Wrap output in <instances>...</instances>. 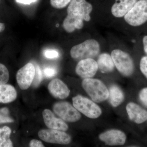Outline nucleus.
Listing matches in <instances>:
<instances>
[{"label": "nucleus", "instance_id": "f257e3e1", "mask_svg": "<svg viewBox=\"0 0 147 147\" xmlns=\"http://www.w3.org/2000/svg\"><path fill=\"white\" fill-rule=\"evenodd\" d=\"M98 42L94 39H88L75 45L70 50L71 57L77 61L96 57L100 53Z\"/></svg>", "mask_w": 147, "mask_h": 147}, {"label": "nucleus", "instance_id": "f03ea898", "mask_svg": "<svg viewBox=\"0 0 147 147\" xmlns=\"http://www.w3.org/2000/svg\"><path fill=\"white\" fill-rule=\"evenodd\" d=\"M82 86L87 94L94 102H100L107 100L109 92L105 84L98 79H84Z\"/></svg>", "mask_w": 147, "mask_h": 147}, {"label": "nucleus", "instance_id": "7ed1b4c3", "mask_svg": "<svg viewBox=\"0 0 147 147\" xmlns=\"http://www.w3.org/2000/svg\"><path fill=\"white\" fill-rule=\"evenodd\" d=\"M124 19L132 26H141L147 21V0H139L124 16Z\"/></svg>", "mask_w": 147, "mask_h": 147}, {"label": "nucleus", "instance_id": "20e7f679", "mask_svg": "<svg viewBox=\"0 0 147 147\" xmlns=\"http://www.w3.org/2000/svg\"><path fill=\"white\" fill-rule=\"evenodd\" d=\"M73 106L78 111L91 119H96L101 115V109L94 102L81 95L72 98Z\"/></svg>", "mask_w": 147, "mask_h": 147}, {"label": "nucleus", "instance_id": "39448f33", "mask_svg": "<svg viewBox=\"0 0 147 147\" xmlns=\"http://www.w3.org/2000/svg\"><path fill=\"white\" fill-rule=\"evenodd\" d=\"M111 57L118 71L124 76H130L134 70V65L131 57L127 53L116 49L111 53Z\"/></svg>", "mask_w": 147, "mask_h": 147}, {"label": "nucleus", "instance_id": "423d86ee", "mask_svg": "<svg viewBox=\"0 0 147 147\" xmlns=\"http://www.w3.org/2000/svg\"><path fill=\"white\" fill-rule=\"evenodd\" d=\"M55 114L68 122H75L80 119L81 115L70 103L65 101L56 102L53 106Z\"/></svg>", "mask_w": 147, "mask_h": 147}, {"label": "nucleus", "instance_id": "0eeeda50", "mask_svg": "<svg viewBox=\"0 0 147 147\" xmlns=\"http://www.w3.org/2000/svg\"><path fill=\"white\" fill-rule=\"evenodd\" d=\"M92 10V6L86 0H71L67 7V15L89 21Z\"/></svg>", "mask_w": 147, "mask_h": 147}, {"label": "nucleus", "instance_id": "6e6552de", "mask_svg": "<svg viewBox=\"0 0 147 147\" xmlns=\"http://www.w3.org/2000/svg\"><path fill=\"white\" fill-rule=\"evenodd\" d=\"M38 137L47 143L67 145L71 141L69 135L64 131L54 129H43L38 132Z\"/></svg>", "mask_w": 147, "mask_h": 147}, {"label": "nucleus", "instance_id": "1a4fd4ad", "mask_svg": "<svg viewBox=\"0 0 147 147\" xmlns=\"http://www.w3.org/2000/svg\"><path fill=\"white\" fill-rule=\"evenodd\" d=\"M35 74L33 64L29 63L18 70L16 75V81L21 90H26L30 86Z\"/></svg>", "mask_w": 147, "mask_h": 147}, {"label": "nucleus", "instance_id": "9d476101", "mask_svg": "<svg viewBox=\"0 0 147 147\" xmlns=\"http://www.w3.org/2000/svg\"><path fill=\"white\" fill-rule=\"evenodd\" d=\"M98 69L97 62L92 58L79 61L76 65V74L83 79L92 78L95 75Z\"/></svg>", "mask_w": 147, "mask_h": 147}, {"label": "nucleus", "instance_id": "9b49d317", "mask_svg": "<svg viewBox=\"0 0 147 147\" xmlns=\"http://www.w3.org/2000/svg\"><path fill=\"white\" fill-rule=\"evenodd\" d=\"M99 139L107 145L110 146L122 145L126 140L125 134L120 130L111 129L99 135Z\"/></svg>", "mask_w": 147, "mask_h": 147}, {"label": "nucleus", "instance_id": "f8f14e48", "mask_svg": "<svg viewBox=\"0 0 147 147\" xmlns=\"http://www.w3.org/2000/svg\"><path fill=\"white\" fill-rule=\"evenodd\" d=\"M42 115L45 125L48 128L62 131L68 129L67 125L63 120L56 117L51 110L45 109L42 112Z\"/></svg>", "mask_w": 147, "mask_h": 147}, {"label": "nucleus", "instance_id": "ddd939ff", "mask_svg": "<svg viewBox=\"0 0 147 147\" xmlns=\"http://www.w3.org/2000/svg\"><path fill=\"white\" fill-rule=\"evenodd\" d=\"M48 89L50 94L59 99H65L70 93V90L67 85L59 79L52 80L48 85Z\"/></svg>", "mask_w": 147, "mask_h": 147}, {"label": "nucleus", "instance_id": "4468645a", "mask_svg": "<svg viewBox=\"0 0 147 147\" xmlns=\"http://www.w3.org/2000/svg\"><path fill=\"white\" fill-rule=\"evenodd\" d=\"M126 110L129 119L135 123H142L147 120V111L136 103H129Z\"/></svg>", "mask_w": 147, "mask_h": 147}, {"label": "nucleus", "instance_id": "2eb2a0df", "mask_svg": "<svg viewBox=\"0 0 147 147\" xmlns=\"http://www.w3.org/2000/svg\"><path fill=\"white\" fill-rule=\"evenodd\" d=\"M138 0H115V3L112 6L111 12L117 18L124 16Z\"/></svg>", "mask_w": 147, "mask_h": 147}, {"label": "nucleus", "instance_id": "dca6fc26", "mask_svg": "<svg viewBox=\"0 0 147 147\" xmlns=\"http://www.w3.org/2000/svg\"><path fill=\"white\" fill-rule=\"evenodd\" d=\"M15 88L9 84L0 85V103H9L13 102L17 98Z\"/></svg>", "mask_w": 147, "mask_h": 147}, {"label": "nucleus", "instance_id": "f3484780", "mask_svg": "<svg viewBox=\"0 0 147 147\" xmlns=\"http://www.w3.org/2000/svg\"><path fill=\"white\" fill-rule=\"evenodd\" d=\"M98 68L102 73H109L113 71L115 64L112 57L107 53L99 55L97 61Z\"/></svg>", "mask_w": 147, "mask_h": 147}, {"label": "nucleus", "instance_id": "a211bd4d", "mask_svg": "<svg viewBox=\"0 0 147 147\" xmlns=\"http://www.w3.org/2000/svg\"><path fill=\"white\" fill-rule=\"evenodd\" d=\"M84 20L67 15L63 22V27L66 31L71 33L76 29L80 30L84 26Z\"/></svg>", "mask_w": 147, "mask_h": 147}, {"label": "nucleus", "instance_id": "6ab92c4d", "mask_svg": "<svg viewBox=\"0 0 147 147\" xmlns=\"http://www.w3.org/2000/svg\"><path fill=\"white\" fill-rule=\"evenodd\" d=\"M109 101L113 107L120 105L124 99L123 92L118 86L113 85L109 89Z\"/></svg>", "mask_w": 147, "mask_h": 147}, {"label": "nucleus", "instance_id": "aec40b11", "mask_svg": "<svg viewBox=\"0 0 147 147\" xmlns=\"http://www.w3.org/2000/svg\"><path fill=\"white\" fill-rule=\"evenodd\" d=\"M11 129L9 127L0 128V147H12L13 144L10 139Z\"/></svg>", "mask_w": 147, "mask_h": 147}, {"label": "nucleus", "instance_id": "412c9836", "mask_svg": "<svg viewBox=\"0 0 147 147\" xmlns=\"http://www.w3.org/2000/svg\"><path fill=\"white\" fill-rule=\"evenodd\" d=\"M13 122L14 120L9 115L8 108L6 107L0 108V124L11 123Z\"/></svg>", "mask_w": 147, "mask_h": 147}, {"label": "nucleus", "instance_id": "4be33fe9", "mask_svg": "<svg viewBox=\"0 0 147 147\" xmlns=\"http://www.w3.org/2000/svg\"><path fill=\"white\" fill-rule=\"evenodd\" d=\"M9 79L8 69L4 65L0 63V85L6 84Z\"/></svg>", "mask_w": 147, "mask_h": 147}, {"label": "nucleus", "instance_id": "5701e85b", "mask_svg": "<svg viewBox=\"0 0 147 147\" xmlns=\"http://www.w3.org/2000/svg\"><path fill=\"white\" fill-rule=\"evenodd\" d=\"M35 74L34 79L33 81V85L34 87H37L41 83L42 79V71L39 66L36 65L35 66Z\"/></svg>", "mask_w": 147, "mask_h": 147}, {"label": "nucleus", "instance_id": "b1692460", "mask_svg": "<svg viewBox=\"0 0 147 147\" xmlns=\"http://www.w3.org/2000/svg\"><path fill=\"white\" fill-rule=\"evenodd\" d=\"M71 0H50V4L54 8L62 9L65 7Z\"/></svg>", "mask_w": 147, "mask_h": 147}, {"label": "nucleus", "instance_id": "393cba45", "mask_svg": "<svg viewBox=\"0 0 147 147\" xmlns=\"http://www.w3.org/2000/svg\"><path fill=\"white\" fill-rule=\"evenodd\" d=\"M43 74L46 78H52L56 76L57 71L54 67H47L43 69Z\"/></svg>", "mask_w": 147, "mask_h": 147}, {"label": "nucleus", "instance_id": "a878e982", "mask_svg": "<svg viewBox=\"0 0 147 147\" xmlns=\"http://www.w3.org/2000/svg\"><path fill=\"white\" fill-rule=\"evenodd\" d=\"M140 68L142 73L147 78V56L144 57L141 59Z\"/></svg>", "mask_w": 147, "mask_h": 147}, {"label": "nucleus", "instance_id": "bb28decb", "mask_svg": "<svg viewBox=\"0 0 147 147\" xmlns=\"http://www.w3.org/2000/svg\"><path fill=\"white\" fill-rule=\"evenodd\" d=\"M139 97L142 104L147 107V88L143 89L140 91Z\"/></svg>", "mask_w": 147, "mask_h": 147}, {"label": "nucleus", "instance_id": "cd10ccee", "mask_svg": "<svg viewBox=\"0 0 147 147\" xmlns=\"http://www.w3.org/2000/svg\"><path fill=\"white\" fill-rule=\"evenodd\" d=\"M43 55L46 58L48 59H55L59 57V53L55 50H45Z\"/></svg>", "mask_w": 147, "mask_h": 147}, {"label": "nucleus", "instance_id": "c85d7f7f", "mask_svg": "<svg viewBox=\"0 0 147 147\" xmlns=\"http://www.w3.org/2000/svg\"><path fill=\"white\" fill-rule=\"evenodd\" d=\"M29 146L30 147H43L44 145L42 144V142L36 140V139H32L30 142Z\"/></svg>", "mask_w": 147, "mask_h": 147}, {"label": "nucleus", "instance_id": "c756f323", "mask_svg": "<svg viewBox=\"0 0 147 147\" xmlns=\"http://www.w3.org/2000/svg\"><path fill=\"white\" fill-rule=\"evenodd\" d=\"M16 2L25 5H30L32 3L35 2L36 0H16Z\"/></svg>", "mask_w": 147, "mask_h": 147}, {"label": "nucleus", "instance_id": "7c9ffc66", "mask_svg": "<svg viewBox=\"0 0 147 147\" xmlns=\"http://www.w3.org/2000/svg\"><path fill=\"white\" fill-rule=\"evenodd\" d=\"M143 42L144 50L145 53L147 54V36H145L143 38Z\"/></svg>", "mask_w": 147, "mask_h": 147}, {"label": "nucleus", "instance_id": "2f4dec72", "mask_svg": "<svg viewBox=\"0 0 147 147\" xmlns=\"http://www.w3.org/2000/svg\"><path fill=\"white\" fill-rule=\"evenodd\" d=\"M5 28V26L3 23H0V33L2 32Z\"/></svg>", "mask_w": 147, "mask_h": 147}]
</instances>
